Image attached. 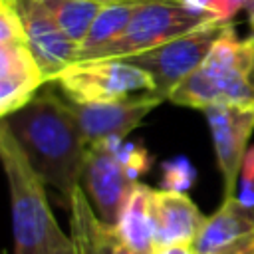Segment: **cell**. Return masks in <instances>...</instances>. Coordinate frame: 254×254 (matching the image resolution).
I'll return each instance as SVG.
<instances>
[{
  "label": "cell",
  "instance_id": "6da1fadb",
  "mask_svg": "<svg viewBox=\"0 0 254 254\" xmlns=\"http://www.w3.org/2000/svg\"><path fill=\"white\" fill-rule=\"evenodd\" d=\"M2 123L10 129L44 185L56 189L69 206L71 194L81 187L87 153V143L69 101L44 91L22 109L2 117Z\"/></svg>",
  "mask_w": 254,
  "mask_h": 254
},
{
  "label": "cell",
  "instance_id": "7a4b0ae2",
  "mask_svg": "<svg viewBox=\"0 0 254 254\" xmlns=\"http://www.w3.org/2000/svg\"><path fill=\"white\" fill-rule=\"evenodd\" d=\"M254 56V34L238 38L234 24H226L202 64L183 79L169 95V101L204 111L218 103H248V73Z\"/></svg>",
  "mask_w": 254,
  "mask_h": 254
},
{
  "label": "cell",
  "instance_id": "3957f363",
  "mask_svg": "<svg viewBox=\"0 0 254 254\" xmlns=\"http://www.w3.org/2000/svg\"><path fill=\"white\" fill-rule=\"evenodd\" d=\"M0 159L10 192L14 254H46L58 224L48 204L46 185L4 123H0Z\"/></svg>",
  "mask_w": 254,
  "mask_h": 254
},
{
  "label": "cell",
  "instance_id": "277c9868",
  "mask_svg": "<svg viewBox=\"0 0 254 254\" xmlns=\"http://www.w3.org/2000/svg\"><path fill=\"white\" fill-rule=\"evenodd\" d=\"M54 83L71 103H95L155 91L153 77L123 58L75 60L62 69Z\"/></svg>",
  "mask_w": 254,
  "mask_h": 254
},
{
  "label": "cell",
  "instance_id": "5b68a950",
  "mask_svg": "<svg viewBox=\"0 0 254 254\" xmlns=\"http://www.w3.org/2000/svg\"><path fill=\"white\" fill-rule=\"evenodd\" d=\"M204 22H208V18L190 12L179 0H143L123 34L99 48L87 60L127 58L183 36Z\"/></svg>",
  "mask_w": 254,
  "mask_h": 254
},
{
  "label": "cell",
  "instance_id": "8992f818",
  "mask_svg": "<svg viewBox=\"0 0 254 254\" xmlns=\"http://www.w3.org/2000/svg\"><path fill=\"white\" fill-rule=\"evenodd\" d=\"M224 26L226 24L208 20L183 36H177L151 50L127 56L123 60L145 69L157 85L155 91L169 99L171 91L202 64V60L212 50L214 42L220 38Z\"/></svg>",
  "mask_w": 254,
  "mask_h": 254
},
{
  "label": "cell",
  "instance_id": "52a82bcc",
  "mask_svg": "<svg viewBox=\"0 0 254 254\" xmlns=\"http://www.w3.org/2000/svg\"><path fill=\"white\" fill-rule=\"evenodd\" d=\"M204 119L210 129L216 165L222 177V198L236 196L240 167L254 131V107L218 103L206 107Z\"/></svg>",
  "mask_w": 254,
  "mask_h": 254
},
{
  "label": "cell",
  "instance_id": "ba28073f",
  "mask_svg": "<svg viewBox=\"0 0 254 254\" xmlns=\"http://www.w3.org/2000/svg\"><path fill=\"white\" fill-rule=\"evenodd\" d=\"M163 101L165 97L161 93L145 91L111 101H95V103L69 101V105L85 143L93 145L107 137H127Z\"/></svg>",
  "mask_w": 254,
  "mask_h": 254
},
{
  "label": "cell",
  "instance_id": "9c48e42d",
  "mask_svg": "<svg viewBox=\"0 0 254 254\" xmlns=\"http://www.w3.org/2000/svg\"><path fill=\"white\" fill-rule=\"evenodd\" d=\"M137 181H133L125 167L119 163L115 153L105 149L99 143L87 145L81 189L85 190L89 202L93 204L97 216L115 226L121 214V208Z\"/></svg>",
  "mask_w": 254,
  "mask_h": 254
},
{
  "label": "cell",
  "instance_id": "30bf717a",
  "mask_svg": "<svg viewBox=\"0 0 254 254\" xmlns=\"http://www.w3.org/2000/svg\"><path fill=\"white\" fill-rule=\"evenodd\" d=\"M14 6L22 18L28 46L38 60L48 81L75 62L77 46L62 32L50 12L40 0H14Z\"/></svg>",
  "mask_w": 254,
  "mask_h": 254
},
{
  "label": "cell",
  "instance_id": "8fae6325",
  "mask_svg": "<svg viewBox=\"0 0 254 254\" xmlns=\"http://www.w3.org/2000/svg\"><path fill=\"white\" fill-rule=\"evenodd\" d=\"M46 75L26 42L0 44V115L6 117L28 105Z\"/></svg>",
  "mask_w": 254,
  "mask_h": 254
},
{
  "label": "cell",
  "instance_id": "7c38bea8",
  "mask_svg": "<svg viewBox=\"0 0 254 254\" xmlns=\"http://www.w3.org/2000/svg\"><path fill=\"white\" fill-rule=\"evenodd\" d=\"M151 212L155 226V248L169 244H192L206 220L187 192L165 189H153Z\"/></svg>",
  "mask_w": 254,
  "mask_h": 254
},
{
  "label": "cell",
  "instance_id": "4fadbf2b",
  "mask_svg": "<svg viewBox=\"0 0 254 254\" xmlns=\"http://www.w3.org/2000/svg\"><path fill=\"white\" fill-rule=\"evenodd\" d=\"M254 234V206H244L236 196L222 198L220 208L204 220L192 248L196 254H210Z\"/></svg>",
  "mask_w": 254,
  "mask_h": 254
},
{
  "label": "cell",
  "instance_id": "5bb4252c",
  "mask_svg": "<svg viewBox=\"0 0 254 254\" xmlns=\"http://www.w3.org/2000/svg\"><path fill=\"white\" fill-rule=\"evenodd\" d=\"M67 208L71 240L77 254H115V246L119 242L117 230L95 214V208L81 187H77L71 194Z\"/></svg>",
  "mask_w": 254,
  "mask_h": 254
},
{
  "label": "cell",
  "instance_id": "9a60e30c",
  "mask_svg": "<svg viewBox=\"0 0 254 254\" xmlns=\"http://www.w3.org/2000/svg\"><path fill=\"white\" fill-rule=\"evenodd\" d=\"M151 198H153V189L137 181L115 224L119 240L139 254H151L155 250V226H153Z\"/></svg>",
  "mask_w": 254,
  "mask_h": 254
},
{
  "label": "cell",
  "instance_id": "2e32d148",
  "mask_svg": "<svg viewBox=\"0 0 254 254\" xmlns=\"http://www.w3.org/2000/svg\"><path fill=\"white\" fill-rule=\"evenodd\" d=\"M141 4H143V0L103 4L99 14L95 16V20L91 22V28H89L85 40L77 48L75 60H87L99 48H103L105 44H109L115 38H119Z\"/></svg>",
  "mask_w": 254,
  "mask_h": 254
},
{
  "label": "cell",
  "instance_id": "e0dca14e",
  "mask_svg": "<svg viewBox=\"0 0 254 254\" xmlns=\"http://www.w3.org/2000/svg\"><path fill=\"white\" fill-rule=\"evenodd\" d=\"M42 6L50 12L62 32L79 48L85 40L91 22L103 8V4L93 0H40Z\"/></svg>",
  "mask_w": 254,
  "mask_h": 254
},
{
  "label": "cell",
  "instance_id": "ac0fdd59",
  "mask_svg": "<svg viewBox=\"0 0 254 254\" xmlns=\"http://www.w3.org/2000/svg\"><path fill=\"white\" fill-rule=\"evenodd\" d=\"M194 183H196V169L187 157L179 155L161 163V189L187 192L192 189Z\"/></svg>",
  "mask_w": 254,
  "mask_h": 254
},
{
  "label": "cell",
  "instance_id": "d6986e66",
  "mask_svg": "<svg viewBox=\"0 0 254 254\" xmlns=\"http://www.w3.org/2000/svg\"><path fill=\"white\" fill-rule=\"evenodd\" d=\"M115 157L119 159V163L125 167L127 175L133 181H139V177L145 175L153 165V157L147 151V147L135 141H123L115 151Z\"/></svg>",
  "mask_w": 254,
  "mask_h": 254
},
{
  "label": "cell",
  "instance_id": "ffe728a7",
  "mask_svg": "<svg viewBox=\"0 0 254 254\" xmlns=\"http://www.w3.org/2000/svg\"><path fill=\"white\" fill-rule=\"evenodd\" d=\"M26 42V30L22 18L14 6V0H0V44Z\"/></svg>",
  "mask_w": 254,
  "mask_h": 254
},
{
  "label": "cell",
  "instance_id": "44dd1931",
  "mask_svg": "<svg viewBox=\"0 0 254 254\" xmlns=\"http://www.w3.org/2000/svg\"><path fill=\"white\" fill-rule=\"evenodd\" d=\"M181 4H185L194 14L220 24L232 22V18L238 14L230 0H181Z\"/></svg>",
  "mask_w": 254,
  "mask_h": 254
},
{
  "label": "cell",
  "instance_id": "7402d4cb",
  "mask_svg": "<svg viewBox=\"0 0 254 254\" xmlns=\"http://www.w3.org/2000/svg\"><path fill=\"white\" fill-rule=\"evenodd\" d=\"M236 198L244 206H254V145H250L244 155V161L240 167Z\"/></svg>",
  "mask_w": 254,
  "mask_h": 254
},
{
  "label": "cell",
  "instance_id": "603a6c76",
  "mask_svg": "<svg viewBox=\"0 0 254 254\" xmlns=\"http://www.w3.org/2000/svg\"><path fill=\"white\" fill-rule=\"evenodd\" d=\"M46 254H77V248H75L71 236H65L64 230L56 224L52 234H50V242H48Z\"/></svg>",
  "mask_w": 254,
  "mask_h": 254
},
{
  "label": "cell",
  "instance_id": "cb8c5ba5",
  "mask_svg": "<svg viewBox=\"0 0 254 254\" xmlns=\"http://www.w3.org/2000/svg\"><path fill=\"white\" fill-rule=\"evenodd\" d=\"M210 254H254V234L240 240V242H234L222 250H216V252H210Z\"/></svg>",
  "mask_w": 254,
  "mask_h": 254
},
{
  "label": "cell",
  "instance_id": "d4e9b609",
  "mask_svg": "<svg viewBox=\"0 0 254 254\" xmlns=\"http://www.w3.org/2000/svg\"><path fill=\"white\" fill-rule=\"evenodd\" d=\"M151 254H196L192 244H169V246H157Z\"/></svg>",
  "mask_w": 254,
  "mask_h": 254
},
{
  "label": "cell",
  "instance_id": "484cf974",
  "mask_svg": "<svg viewBox=\"0 0 254 254\" xmlns=\"http://www.w3.org/2000/svg\"><path fill=\"white\" fill-rule=\"evenodd\" d=\"M115 254H139V252L131 250L129 246H125V244L119 240V242H117V246H115Z\"/></svg>",
  "mask_w": 254,
  "mask_h": 254
},
{
  "label": "cell",
  "instance_id": "4316f807",
  "mask_svg": "<svg viewBox=\"0 0 254 254\" xmlns=\"http://www.w3.org/2000/svg\"><path fill=\"white\" fill-rule=\"evenodd\" d=\"M230 2H232L234 10H236V12H240V10H246V6H248V2H250V0H230Z\"/></svg>",
  "mask_w": 254,
  "mask_h": 254
},
{
  "label": "cell",
  "instance_id": "83f0119b",
  "mask_svg": "<svg viewBox=\"0 0 254 254\" xmlns=\"http://www.w3.org/2000/svg\"><path fill=\"white\" fill-rule=\"evenodd\" d=\"M93 2H99V4H115V2H131V0H93Z\"/></svg>",
  "mask_w": 254,
  "mask_h": 254
},
{
  "label": "cell",
  "instance_id": "f1b7e54d",
  "mask_svg": "<svg viewBox=\"0 0 254 254\" xmlns=\"http://www.w3.org/2000/svg\"><path fill=\"white\" fill-rule=\"evenodd\" d=\"M179 2H181V0H179Z\"/></svg>",
  "mask_w": 254,
  "mask_h": 254
}]
</instances>
